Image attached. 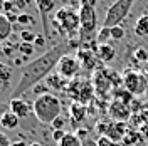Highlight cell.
<instances>
[{"mask_svg": "<svg viewBox=\"0 0 148 146\" xmlns=\"http://www.w3.org/2000/svg\"><path fill=\"white\" fill-rule=\"evenodd\" d=\"M69 47L71 46H67V44L54 46V47H51L49 50L42 52L39 57H36L30 62H27L24 65V69L20 71V77H18L17 84L14 86V89H12L10 99L12 98H22L24 92H27L29 89H32V87H36L37 84L46 81L47 76H51L56 71L61 57L67 54Z\"/></svg>", "mask_w": 148, "mask_h": 146, "instance_id": "1", "label": "cell"}, {"mask_svg": "<svg viewBox=\"0 0 148 146\" xmlns=\"http://www.w3.org/2000/svg\"><path fill=\"white\" fill-rule=\"evenodd\" d=\"M61 111H62L61 99L52 92L37 96L32 102V113L37 118V121L42 124H52L61 116Z\"/></svg>", "mask_w": 148, "mask_h": 146, "instance_id": "2", "label": "cell"}, {"mask_svg": "<svg viewBox=\"0 0 148 146\" xmlns=\"http://www.w3.org/2000/svg\"><path fill=\"white\" fill-rule=\"evenodd\" d=\"M52 24H54L57 30L67 35V39L71 40L76 34H79L81 30V18H79V10L73 9L69 5H64L61 9L56 10L54 17H52Z\"/></svg>", "mask_w": 148, "mask_h": 146, "instance_id": "3", "label": "cell"}, {"mask_svg": "<svg viewBox=\"0 0 148 146\" xmlns=\"http://www.w3.org/2000/svg\"><path fill=\"white\" fill-rule=\"evenodd\" d=\"M79 18H81V30H79V42L86 46L88 40L96 39V27H98V15L94 5L81 3L79 7Z\"/></svg>", "mask_w": 148, "mask_h": 146, "instance_id": "4", "label": "cell"}, {"mask_svg": "<svg viewBox=\"0 0 148 146\" xmlns=\"http://www.w3.org/2000/svg\"><path fill=\"white\" fill-rule=\"evenodd\" d=\"M133 5H135V0H116V2H113L106 10V15H104V20H103V27L111 29V27H116V25H121L123 20L130 15Z\"/></svg>", "mask_w": 148, "mask_h": 146, "instance_id": "5", "label": "cell"}, {"mask_svg": "<svg viewBox=\"0 0 148 146\" xmlns=\"http://www.w3.org/2000/svg\"><path fill=\"white\" fill-rule=\"evenodd\" d=\"M67 94L74 99V102H81V104H88L92 99V94H94V87L89 81H84V79H73L67 84Z\"/></svg>", "mask_w": 148, "mask_h": 146, "instance_id": "6", "label": "cell"}, {"mask_svg": "<svg viewBox=\"0 0 148 146\" xmlns=\"http://www.w3.org/2000/svg\"><path fill=\"white\" fill-rule=\"evenodd\" d=\"M121 84H123V87L130 94L141 96L147 91L148 81H147V77L141 72H138V71H125L123 76H121Z\"/></svg>", "mask_w": 148, "mask_h": 146, "instance_id": "7", "label": "cell"}, {"mask_svg": "<svg viewBox=\"0 0 148 146\" xmlns=\"http://www.w3.org/2000/svg\"><path fill=\"white\" fill-rule=\"evenodd\" d=\"M79 69H81V62H79L77 55L66 54V55L61 57L59 64H57V67H56V72L59 74L61 77H64L66 81H73V79L77 77Z\"/></svg>", "mask_w": 148, "mask_h": 146, "instance_id": "8", "label": "cell"}, {"mask_svg": "<svg viewBox=\"0 0 148 146\" xmlns=\"http://www.w3.org/2000/svg\"><path fill=\"white\" fill-rule=\"evenodd\" d=\"M96 131L99 133V136H106L113 139L114 143H118L121 141L123 138L126 136L125 133H126V128H125V123H113V124H106V123H99V124H96Z\"/></svg>", "mask_w": 148, "mask_h": 146, "instance_id": "9", "label": "cell"}, {"mask_svg": "<svg viewBox=\"0 0 148 146\" xmlns=\"http://www.w3.org/2000/svg\"><path fill=\"white\" fill-rule=\"evenodd\" d=\"M36 2V7L40 14V22H42V32L46 39L51 37V27H49V18L52 10L56 9V0H34Z\"/></svg>", "mask_w": 148, "mask_h": 146, "instance_id": "10", "label": "cell"}, {"mask_svg": "<svg viewBox=\"0 0 148 146\" xmlns=\"http://www.w3.org/2000/svg\"><path fill=\"white\" fill-rule=\"evenodd\" d=\"M108 111H110V116L114 119L116 123H125V121L131 116V111H130L128 104H125V102H121V101H118V99H114L111 102Z\"/></svg>", "mask_w": 148, "mask_h": 146, "instance_id": "11", "label": "cell"}, {"mask_svg": "<svg viewBox=\"0 0 148 146\" xmlns=\"http://www.w3.org/2000/svg\"><path fill=\"white\" fill-rule=\"evenodd\" d=\"M9 106H10V111L18 119H25L30 114V111H32V104L29 101H25L24 98H12Z\"/></svg>", "mask_w": 148, "mask_h": 146, "instance_id": "12", "label": "cell"}, {"mask_svg": "<svg viewBox=\"0 0 148 146\" xmlns=\"http://www.w3.org/2000/svg\"><path fill=\"white\" fill-rule=\"evenodd\" d=\"M77 59H79L81 65H84L86 69H92L96 65V61H98V54H94V52L88 50V49H79Z\"/></svg>", "mask_w": 148, "mask_h": 146, "instance_id": "13", "label": "cell"}, {"mask_svg": "<svg viewBox=\"0 0 148 146\" xmlns=\"http://www.w3.org/2000/svg\"><path fill=\"white\" fill-rule=\"evenodd\" d=\"M69 113H71V121L74 124H79L86 119V106L81 104V102H74L73 101V104L69 108Z\"/></svg>", "mask_w": 148, "mask_h": 146, "instance_id": "14", "label": "cell"}, {"mask_svg": "<svg viewBox=\"0 0 148 146\" xmlns=\"http://www.w3.org/2000/svg\"><path fill=\"white\" fill-rule=\"evenodd\" d=\"M14 32V24L10 22L5 14L0 12V42H5Z\"/></svg>", "mask_w": 148, "mask_h": 146, "instance_id": "15", "label": "cell"}, {"mask_svg": "<svg viewBox=\"0 0 148 146\" xmlns=\"http://www.w3.org/2000/svg\"><path fill=\"white\" fill-rule=\"evenodd\" d=\"M9 108H10V106H9ZM18 123H20V119H18L10 109L7 111L2 118H0V126H2L3 129H10V131H12V129H15L18 126Z\"/></svg>", "mask_w": 148, "mask_h": 146, "instance_id": "16", "label": "cell"}, {"mask_svg": "<svg viewBox=\"0 0 148 146\" xmlns=\"http://www.w3.org/2000/svg\"><path fill=\"white\" fill-rule=\"evenodd\" d=\"M96 54H98V57L101 59L103 62H110V61L114 59L116 50H114V47L110 46V44H99L98 50H96Z\"/></svg>", "mask_w": 148, "mask_h": 146, "instance_id": "17", "label": "cell"}, {"mask_svg": "<svg viewBox=\"0 0 148 146\" xmlns=\"http://www.w3.org/2000/svg\"><path fill=\"white\" fill-rule=\"evenodd\" d=\"M133 30L138 37H148V14H143L136 18Z\"/></svg>", "mask_w": 148, "mask_h": 146, "instance_id": "18", "label": "cell"}, {"mask_svg": "<svg viewBox=\"0 0 148 146\" xmlns=\"http://www.w3.org/2000/svg\"><path fill=\"white\" fill-rule=\"evenodd\" d=\"M44 82H46L47 87H51V89H62L64 86L69 84V81H66L64 77H61L57 72H52L51 76H47Z\"/></svg>", "mask_w": 148, "mask_h": 146, "instance_id": "19", "label": "cell"}, {"mask_svg": "<svg viewBox=\"0 0 148 146\" xmlns=\"http://www.w3.org/2000/svg\"><path fill=\"white\" fill-rule=\"evenodd\" d=\"M59 146H84L83 145V139L77 136L76 133H66L64 138L57 143Z\"/></svg>", "mask_w": 148, "mask_h": 146, "instance_id": "20", "label": "cell"}, {"mask_svg": "<svg viewBox=\"0 0 148 146\" xmlns=\"http://www.w3.org/2000/svg\"><path fill=\"white\" fill-rule=\"evenodd\" d=\"M12 79V67L5 62H0V86H7Z\"/></svg>", "mask_w": 148, "mask_h": 146, "instance_id": "21", "label": "cell"}, {"mask_svg": "<svg viewBox=\"0 0 148 146\" xmlns=\"http://www.w3.org/2000/svg\"><path fill=\"white\" fill-rule=\"evenodd\" d=\"M34 49H36V46L30 44V42H20L17 50L20 52V55L24 57V61H27V57H30V55L34 54Z\"/></svg>", "mask_w": 148, "mask_h": 146, "instance_id": "22", "label": "cell"}, {"mask_svg": "<svg viewBox=\"0 0 148 146\" xmlns=\"http://www.w3.org/2000/svg\"><path fill=\"white\" fill-rule=\"evenodd\" d=\"M36 37H37V34L34 32V30H30V29L20 30V40H22V42H30V44H34Z\"/></svg>", "mask_w": 148, "mask_h": 146, "instance_id": "23", "label": "cell"}, {"mask_svg": "<svg viewBox=\"0 0 148 146\" xmlns=\"http://www.w3.org/2000/svg\"><path fill=\"white\" fill-rule=\"evenodd\" d=\"M17 24H20V25H36V18L32 17L30 14H20L18 15V22Z\"/></svg>", "mask_w": 148, "mask_h": 146, "instance_id": "24", "label": "cell"}, {"mask_svg": "<svg viewBox=\"0 0 148 146\" xmlns=\"http://www.w3.org/2000/svg\"><path fill=\"white\" fill-rule=\"evenodd\" d=\"M125 35H126V32H125V29L121 27V25L111 27V39H114V40H121V39H125Z\"/></svg>", "mask_w": 148, "mask_h": 146, "instance_id": "25", "label": "cell"}, {"mask_svg": "<svg viewBox=\"0 0 148 146\" xmlns=\"http://www.w3.org/2000/svg\"><path fill=\"white\" fill-rule=\"evenodd\" d=\"M10 12H17V5H15V2H12V0H5V2H3L2 14H10Z\"/></svg>", "mask_w": 148, "mask_h": 146, "instance_id": "26", "label": "cell"}, {"mask_svg": "<svg viewBox=\"0 0 148 146\" xmlns=\"http://www.w3.org/2000/svg\"><path fill=\"white\" fill-rule=\"evenodd\" d=\"M96 146H116V143L106 136H99L96 139Z\"/></svg>", "mask_w": 148, "mask_h": 146, "instance_id": "27", "label": "cell"}, {"mask_svg": "<svg viewBox=\"0 0 148 146\" xmlns=\"http://www.w3.org/2000/svg\"><path fill=\"white\" fill-rule=\"evenodd\" d=\"M32 91L36 92L37 96H42V94H47L49 92V87H47L44 82H40V84H37L36 87H32Z\"/></svg>", "mask_w": 148, "mask_h": 146, "instance_id": "28", "label": "cell"}, {"mask_svg": "<svg viewBox=\"0 0 148 146\" xmlns=\"http://www.w3.org/2000/svg\"><path fill=\"white\" fill-rule=\"evenodd\" d=\"M51 126H52V129H64V126H66V119L62 118V116H59V118L56 119L54 123H52V124H51Z\"/></svg>", "mask_w": 148, "mask_h": 146, "instance_id": "29", "label": "cell"}, {"mask_svg": "<svg viewBox=\"0 0 148 146\" xmlns=\"http://www.w3.org/2000/svg\"><path fill=\"white\" fill-rule=\"evenodd\" d=\"M14 49H18V46H17V47H14L12 44H2V54L7 55V57H10Z\"/></svg>", "mask_w": 148, "mask_h": 146, "instance_id": "30", "label": "cell"}, {"mask_svg": "<svg viewBox=\"0 0 148 146\" xmlns=\"http://www.w3.org/2000/svg\"><path fill=\"white\" fill-rule=\"evenodd\" d=\"M66 133H67V131H64V129H56V131H52V139L59 143V141H61V139L64 138Z\"/></svg>", "mask_w": 148, "mask_h": 146, "instance_id": "31", "label": "cell"}, {"mask_svg": "<svg viewBox=\"0 0 148 146\" xmlns=\"http://www.w3.org/2000/svg\"><path fill=\"white\" fill-rule=\"evenodd\" d=\"M46 35H42V34H40V35H39V34H37V37H36V40H34V46L36 47H44L46 46Z\"/></svg>", "mask_w": 148, "mask_h": 146, "instance_id": "32", "label": "cell"}, {"mask_svg": "<svg viewBox=\"0 0 148 146\" xmlns=\"http://www.w3.org/2000/svg\"><path fill=\"white\" fill-rule=\"evenodd\" d=\"M0 146H12L10 138L7 136L5 133H2V131H0Z\"/></svg>", "mask_w": 148, "mask_h": 146, "instance_id": "33", "label": "cell"}, {"mask_svg": "<svg viewBox=\"0 0 148 146\" xmlns=\"http://www.w3.org/2000/svg\"><path fill=\"white\" fill-rule=\"evenodd\" d=\"M9 109H10L9 104H0V118H2V116H3V114H5Z\"/></svg>", "mask_w": 148, "mask_h": 146, "instance_id": "34", "label": "cell"}, {"mask_svg": "<svg viewBox=\"0 0 148 146\" xmlns=\"http://www.w3.org/2000/svg\"><path fill=\"white\" fill-rule=\"evenodd\" d=\"M83 145L84 146H96V141H92V139H89V138H84Z\"/></svg>", "mask_w": 148, "mask_h": 146, "instance_id": "35", "label": "cell"}, {"mask_svg": "<svg viewBox=\"0 0 148 146\" xmlns=\"http://www.w3.org/2000/svg\"><path fill=\"white\" fill-rule=\"evenodd\" d=\"M12 146H27V143H25V141H22V139H18V141H14Z\"/></svg>", "mask_w": 148, "mask_h": 146, "instance_id": "36", "label": "cell"}, {"mask_svg": "<svg viewBox=\"0 0 148 146\" xmlns=\"http://www.w3.org/2000/svg\"><path fill=\"white\" fill-rule=\"evenodd\" d=\"M29 146H42V145H40V143H30Z\"/></svg>", "mask_w": 148, "mask_h": 146, "instance_id": "37", "label": "cell"}, {"mask_svg": "<svg viewBox=\"0 0 148 146\" xmlns=\"http://www.w3.org/2000/svg\"><path fill=\"white\" fill-rule=\"evenodd\" d=\"M0 54H2V42H0Z\"/></svg>", "mask_w": 148, "mask_h": 146, "instance_id": "38", "label": "cell"}, {"mask_svg": "<svg viewBox=\"0 0 148 146\" xmlns=\"http://www.w3.org/2000/svg\"><path fill=\"white\" fill-rule=\"evenodd\" d=\"M147 146H148V145H147Z\"/></svg>", "mask_w": 148, "mask_h": 146, "instance_id": "39", "label": "cell"}]
</instances>
